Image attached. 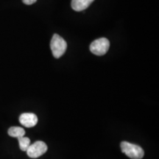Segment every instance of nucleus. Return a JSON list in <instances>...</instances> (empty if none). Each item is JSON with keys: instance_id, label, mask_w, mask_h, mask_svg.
<instances>
[{"instance_id": "nucleus-1", "label": "nucleus", "mask_w": 159, "mask_h": 159, "mask_svg": "<svg viewBox=\"0 0 159 159\" xmlns=\"http://www.w3.org/2000/svg\"><path fill=\"white\" fill-rule=\"evenodd\" d=\"M120 146L122 152L131 159H142L144 157V150L138 145L128 142H122Z\"/></svg>"}, {"instance_id": "nucleus-5", "label": "nucleus", "mask_w": 159, "mask_h": 159, "mask_svg": "<svg viewBox=\"0 0 159 159\" xmlns=\"http://www.w3.org/2000/svg\"><path fill=\"white\" fill-rule=\"evenodd\" d=\"M19 122L26 128H33L38 123V117L33 113H24L19 116Z\"/></svg>"}, {"instance_id": "nucleus-4", "label": "nucleus", "mask_w": 159, "mask_h": 159, "mask_svg": "<svg viewBox=\"0 0 159 159\" xmlns=\"http://www.w3.org/2000/svg\"><path fill=\"white\" fill-rule=\"evenodd\" d=\"M47 151V146L43 142L41 141H38L33 143V144L30 145L27 149V153L30 158H36L41 156Z\"/></svg>"}, {"instance_id": "nucleus-6", "label": "nucleus", "mask_w": 159, "mask_h": 159, "mask_svg": "<svg viewBox=\"0 0 159 159\" xmlns=\"http://www.w3.org/2000/svg\"><path fill=\"white\" fill-rule=\"evenodd\" d=\"M94 0H72L71 7L75 11H82L88 8Z\"/></svg>"}, {"instance_id": "nucleus-3", "label": "nucleus", "mask_w": 159, "mask_h": 159, "mask_svg": "<svg viewBox=\"0 0 159 159\" xmlns=\"http://www.w3.org/2000/svg\"><path fill=\"white\" fill-rule=\"evenodd\" d=\"M110 47V42L105 38L97 39L93 41L90 45V50L93 54L101 56L106 54Z\"/></svg>"}, {"instance_id": "nucleus-7", "label": "nucleus", "mask_w": 159, "mask_h": 159, "mask_svg": "<svg viewBox=\"0 0 159 159\" xmlns=\"http://www.w3.org/2000/svg\"><path fill=\"white\" fill-rule=\"evenodd\" d=\"M8 134L10 136L15 137V138H20L25 135V130L20 127H11L8 130Z\"/></svg>"}, {"instance_id": "nucleus-8", "label": "nucleus", "mask_w": 159, "mask_h": 159, "mask_svg": "<svg viewBox=\"0 0 159 159\" xmlns=\"http://www.w3.org/2000/svg\"><path fill=\"white\" fill-rule=\"evenodd\" d=\"M19 140V148L22 151H27V149L30 145V140L27 137H20L18 138Z\"/></svg>"}, {"instance_id": "nucleus-9", "label": "nucleus", "mask_w": 159, "mask_h": 159, "mask_svg": "<svg viewBox=\"0 0 159 159\" xmlns=\"http://www.w3.org/2000/svg\"><path fill=\"white\" fill-rule=\"evenodd\" d=\"M22 1L25 5H33V4H34L37 0H22Z\"/></svg>"}, {"instance_id": "nucleus-2", "label": "nucleus", "mask_w": 159, "mask_h": 159, "mask_svg": "<svg viewBox=\"0 0 159 159\" xmlns=\"http://www.w3.org/2000/svg\"><path fill=\"white\" fill-rule=\"evenodd\" d=\"M50 47L53 56L55 58H59L64 54L66 50L67 43L62 37L57 34H55L51 40Z\"/></svg>"}]
</instances>
